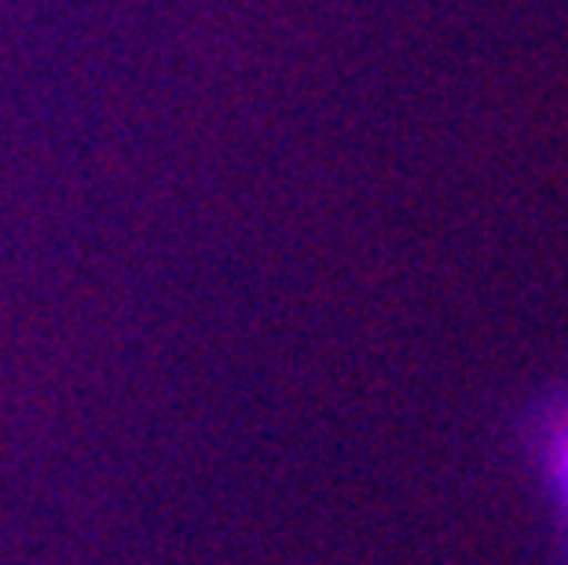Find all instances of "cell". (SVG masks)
<instances>
[{
	"instance_id": "obj_1",
	"label": "cell",
	"mask_w": 568,
	"mask_h": 565,
	"mask_svg": "<svg viewBox=\"0 0 568 565\" xmlns=\"http://www.w3.org/2000/svg\"><path fill=\"white\" fill-rule=\"evenodd\" d=\"M550 477H554V488L561 496V507L568 514V415L554 426L550 434Z\"/></svg>"
}]
</instances>
